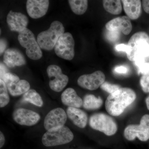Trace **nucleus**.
Wrapping results in <instances>:
<instances>
[{
  "label": "nucleus",
  "mask_w": 149,
  "mask_h": 149,
  "mask_svg": "<svg viewBox=\"0 0 149 149\" xmlns=\"http://www.w3.org/2000/svg\"><path fill=\"white\" fill-rule=\"evenodd\" d=\"M9 93L13 97L21 95L29 91L30 84L27 80H21L17 83H10L6 84Z\"/></svg>",
  "instance_id": "obj_20"
},
{
  "label": "nucleus",
  "mask_w": 149,
  "mask_h": 149,
  "mask_svg": "<svg viewBox=\"0 0 149 149\" xmlns=\"http://www.w3.org/2000/svg\"><path fill=\"white\" fill-rule=\"evenodd\" d=\"M120 32L118 31H108L107 32L106 37L108 40L111 42L117 41L120 37Z\"/></svg>",
  "instance_id": "obj_30"
},
{
  "label": "nucleus",
  "mask_w": 149,
  "mask_h": 149,
  "mask_svg": "<svg viewBox=\"0 0 149 149\" xmlns=\"http://www.w3.org/2000/svg\"><path fill=\"white\" fill-rule=\"evenodd\" d=\"M123 8L125 13L130 19H137L141 16V2L139 0H123Z\"/></svg>",
  "instance_id": "obj_19"
},
{
  "label": "nucleus",
  "mask_w": 149,
  "mask_h": 149,
  "mask_svg": "<svg viewBox=\"0 0 149 149\" xmlns=\"http://www.w3.org/2000/svg\"><path fill=\"white\" fill-rule=\"evenodd\" d=\"M7 22L11 31L19 33L27 28L29 19L21 13L10 10L7 17Z\"/></svg>",
  "instance_id": "obj_13"
},
{
  "label": "nucleus",
  "mask_w": 149,
  "mask_h": 149,
  "mask_svg": "<svg viewBox=\"0 0 149 149\" xmlns=\"http://www.w3.org/2000/svg\"><path fill=\"white\" fill-rule=\"evenodd\" d=\"M63 104L70 107L79 108L83 105V100L72 88L66 89L61 94Z\"/></svg>",
  "instance_id": "obj_18"
},
{
  "label": "nucleus",
  "mask_w": 149,
  "mask_h": 149,
  "mask_svg": "<svg viewBox=\"0 0 149 149\" xmlns=\"http://www.w3.org/2000/svg\"><path fill=\"white\" fill-rule=\"evenodd\" d=\"M14 121L20 125L32 126L37 124L40 119V115L36 112L24 108L15 110L13 114Z\"/></svg>",
  "instance_id": "obj_12"
},
{
  "label": "nucleus",
  "mask_w": 149,
  "mask_h": 149,
  "mask_svg": "<svg viewBox=\"0 0 149 149\" xmlns=\"http://www.w3.org/2000/svg\"><path fill=\"white\" fill-rule=\"evenodd\" d=\"M64 33V27L61 22H53L48 30L39 33L37 37V42L41 49L52 50L54 48L59 37Z\"/></svg>",
  "instance_id": "obj_3"
},
{
  "label": "nucleus",
  "mask_w": 149,
  "mask_h": 149,
  "mask_svg": "<svg viewBox=\"0 0 149 149\" xmlns=\"http://www.w3.org/2000/svg\"><path fill=\"white\" fill-rule=\"evenodd\" d=\"M2 80L4 82L5 84L10 83H17L20 80L19 77L16 74L10 72L6 73Z\"/></svg>",
  "instance_id": "obj_29"
},
{
  "label": "nucleus",
  "mask_w": 149,
  "mask_h": 149,
  "mask_svg": "<svg viewBox=\"0 0 149 149\" xmlns=\"http://www.w3.org/2000/svg\"><path fill=\"white\" fill-rule=\"evenodd\" d=\"M0 52L1 54V55L5 50L7 46V43L5 40L3 39H1V42H0Z\"/></svg>",
  "instance_id": "obj_33"
},
{
  "label": "nucleus",
  "mask_w": 149,
  "mask_h": 149,
  "mask_svg": "<svg viewBox=\"0 0 149 149\" xmlns=\"http://www.w3.org/2000/svg\"><path fill=\"white\" fill-rule=\"evenodd\" d=\"M66 112L68 117L74 125L81 128L86 127L88 118L85 112L79 108L68 107Z\"/></svg>",
  "instance_id": "obj_17"
},
{
  "label": "nucleus",
  "mask_w": 149,
  "mask_h": 149,
  "mask_svg": "<svg viewBox=\"0 0 149 149\" xmlns=\"http://www.w3.org/2000/svg\"><path fill=\"white\" fill-rule=\"evenodd\" d=\"M8 70L6 66L3 63H1L0 64V76L1 79H2L3 77L4 76L6 73L8 72Z\"/></svg>",
  "instance_id": "obj_32"
},
{
  "label": "nucleus",
  "mask_w": 149,
  "mask_h": 149,
  "mask_svg": "<svg viewBox=\"0 0 149 149\" xmlns=\"http://www.w3.org/2000/svg\"><path fill=\"white\" fill-rule=\"evenodd\" d=\"M127 57L131 61L145 60L149 57V36L146 32H136L127 45Z\"/></svg>",
  "instance_id": "obj_2"
},
{
  "label": "nucleus",
  "mask_w": 149,
  "mask_h": 149,
  "mask_svg": "<svg viewBox=\"0 0 149 149\" xmlns=\"http://www.w3.org/2000/svg\"><path fill=\"white\" fill-rule=\"evenodd\" d=\"M142 90L145 93H149V72L143 74L140 80Z\"/></svg>",
  "instance_id": "obj_28"
},
{
  "label": "nucleus",
  "mask_w": 149,
  "mask_h": 149,
  "mask_svg": "<svg viewBox=\"0 0 149 149\" xmlns=\"http://www.w3.org/2000/svg\"><path fill=\"white\" fill-rule=\"evenodd\" d=\"M73 139L72 131L63 125L47 130L43 135L42 141L45 146L53 147L68 143Z\"/></svg>",
  "instance_id": "obj_4"
},
{
  "label": "nucleus",
  "mask_w": 149,
  "mask_h": 149,
  "mask_svg": "<svg viewBox=\"0 0 149 149\" xmlns=\"http://www.w3.org/2000/svg\"><path fill=\"white\" fill-rule=\"evenodd\" d=\"M18 40L22 47L26 49V54L29 58L38 60L42 57V50L31 30L27 28L19 33Z\"/></svg>",
  "instance_id": "obj_5"
},
{
  "label": "nucleus",
  "mask_w": 149,
  "mask_h": 149,
  "mask_svg": "<svg viewBox=\"0 0 149 149\" xmlns=\"http://www.w3.org/2000/svg\"><path fill=\"white\" fill-rule=\"evenodd\" d=\"M146 105L147 108L149 110V95L146 99Z\"/></svg>",
  "instance_id": "obj_37"
},
{
  "label": "nucleus",
  "mask_w": 149,
  "mask_h": 149,
  "mask_svg": "<svg viewBox=\"0 0 149 149\" xmlns=\"http://www.w3.org/2000/svg\"><path fill=\"white\" fill-rule=\"evenodd\" d=\"M108 31H118L125 35H128L132 31V25L128 17L123 16L113 19L106 24Z\"/></svg>",
  "instance_id": "obj_15"
},
{
  "label": "nucleus",
  "mask_w": 149,
  "mask_h": 149,
  "mask_svg": "<svg viewBox=\"0 0 149 149\" xmlns=\"http://www.w3.org/2000/svg\"><path fill=\"white\" fill-rule=\"evenodd\" d=\"M114 72L118 74H126L128 72V68L124 65L118 66L114 68Z\"/></svg>",
  "instance_id": "obj_31"
},
{
  "label": "nucleus",
  "mask_w": 149,
  "mask_h": 149,
  "mask_svg": "<svg viewBox=\"0 0 149 149\" xmlns=\"http://www.w3.org/2000/svg\"><path fill=\"white\" fill-rule=\"evenodd\" d=\"M5 143V138L1 131L0 132V148H1Z\"/></svg>",
  "instance_id": "obj_36"
},
{
  "label": "nucleus",
  "mask_w": 149,
  "mask_h": 149,
  "mask_svg": "<svg viewBox=\"0 0 149 149\" xmlns=\"http://www.w3.org/2000/svg\"><path fill=\"white\" fill-rule=\"evenodd\" d=\"M101 89L106 91L107 93L110 94L115 93L116 91L120 89V87L119 85L111 84L108 82H105L100 86Z\"/></svg>",
  "instance_id": "obj_27"
},
{
  "label": "nucleus",
  "mask_w": 149,
  "mask_h": 149,
  "mask_svg": "<svg viewBox=\"0 0 149 149\" xmlns=\"http://www.w3.org/2000/svg\"><path fill=\"white\" fill-rule=\"evenodd\" d=\"M127 45L124 44H120L116 46L115 49L118 52H126Z\"/></svg>",
  "instance_id": "obj_35"
},
{
  "label": "nucleus",
  "mask_w": 149,
  "mask_h": 149,
  "mask_svg": "<svg viewBox=\"0 0 149 149\" xmlns=\"http://www.w3.org/2000/svg\"><path fill=\"white\" fill-rule=\"evenodd\" d=\"M89 124L94 130L102 132L107 136L114 135L117 131V125L109 116L103 113H97L90 118Z\"/></svg>",
  "instance_id": "obj_6"
},
{
  "label": "nucleus",
  "mask_w": 149,
  "mask_h": 149,
  "mask_svg": "<svg viewBox=\"0 0 149 149\" xmlns=\"http://www.w3.org/2000/svg\"><path fill=\"white\" fill-rule=\"evenodd\" d=\"M105 75L100 70L92 74L81 75L77 80V84L81 88L90 91H95L104 83Z\"/></svg>",
  "instance_id": "obj_10"
},
{
  "label": "nucleus",
  "mask_w": 149,
  "mask_h": 149,
  "mask_svg": "<svg viewBox=\"0 0 149 149\" xmlns=\"http://www.w3.org/2000/svg\"><path fill=\"white\" fill-rule=\"evenodd\" d=\"M55 52L61 58L72 60L74 56V41L69 32H65L59 38L54 47Z\"/></svg>",
  "instance_id": "obj_8"
},
{
  "label": "nucleus",
  "mask_w": 149,
  "mask_h": 149,
  "mask_svg": "<svg viewBox=\"0 0 149 149\" xmlns=\"http://www.w3.org/2000/svg\"><path fill=\"white\" fill-rule=\"evenodd\" d=\"M8 88L5 83L1 79L0 80V107L6 106L9 102Z\"/></svg>",
  "instance_id": "obj_25"
},
{
  "label": "nucleus",
  "mask_w": 149,
  "mask_h": 149,
  "mask_svg": "<svg viewBox=\"0 0 149 149\" xmlns=\"http://www.w3.org/2000/svg\"><path fill=\"white\" fill-rule=\"evenodd\" d=\"M136 97V93L132 89L120 88L108 97L105 102L106 109L111 115L118 116L133 103Z\"/></svg>",
  "instance_id": "obj_1"
},
{
  "label": "nucleus",
  "mask_w": 149,
  "mask_h": 149,
  "mask_svg": "<svg viewBox=\"0 0 149 149\" xmlns=\"http://www.w3.org/2000/svg\"><path fill=\"white\" fill-rule=\"evenodd\" d=\"M124 136L128 141H133L136 137L142 141L149 139V115H144L139 125H130L124 130Z\"/></svg>",
  "instance_id": "obj_7"
},
{
  "label": "nucleus",
  "mask_w": 149,
  "mask_h": 149,
  "mask_svg": "<svg viewBox=\"0 0 149 149\" xmlns=\"http://www.w3.org/2000/svg\"><path fill=\"white\" fill-rule=\"evenodd\" d=\"M72 11L77 15L85 13L88 7L87 0H69L68 1Z\"/></svg>",
  "instance_id": "obj_24"
},
{
  "label": "nucleus",
  "mask_w": 149,
  "mask_h": 149,
  "mask_svg": "<svg viewBox=\"0 0 149 149\" xmlns=\"http://www.w3.org/2000/svg\"><path fill=\"white\" fill-rule=\"evenodd\" d=\"M142 5L145 12L149 14V0L142 1Z\"/></svg>",
  "instance_id": "obj_34"
},
{
  "label": "nucleus",
  "mask_w": 149,
  "mask_h": 149,
  "mask_svg": "<svg viewBox=\"0 0 149 149\" xmlns=\"http://www.w3.org/2000/svg\"><path fill=\"white\" fill-rule=\"evenodd\" d=\"M49 4L48 0H28L26 3L27 13L32 18L42 17L47 12Z\"/></svg>",
  "instance_id": "obj_14"
},
{
  "label": "nucleus",
  "mask_w": 149,
  "mask_h": 149,
  "mask_svg": "<svg viewBox=\"0 0 149 149\" xmlns=\"http://www.w3.org/2000/svg\"><path fill=\"white\" fill-rule=\"evenodd\" d=\"M47 73L49 78L50 88L55 92H61L68 83V77L63 73L61 68L58 65H49L47 68Z\"/></svg>",
  "instance_id": "obj_9"
},
{
  "label": "nucleus",
  "mask_w": 149,
  "mask_h": 149,
  "mask_svg": "<svg viewBox=\"0 0 149 149\" xmlns=\"http://www.w3.org/2000/svg\"><path fill=\"white\" fill-rule=\"evenodd\" d=\"M103 5L104 9L111 14L117 15L122 12L121 1L119 0H104Z\"/></svg>",
  "instance_id": "obj_22"
},
{
  "label": "nucleus",
  "mask_w": 149,
  "mask_h": 149,
  "mask_svg": "<svg viewBox=\"0 0 149 149\" xmlns=\"http://www.w3.org/2000/svg\"><path fill=\"white\" fill-rule=\"evenodd\" d=\"M4 63L10 68L20 66L26 64V60L23 54L15 49H9L4 54Z\"/></svg>",
  "instance_id": "obj_16"
},
{
  "label": "nucleus",
  "mask_w": 149,
  "mask_h": 149,
  "mask_svg": "<svg viewBox=\"0 0 149 149\" xmlns=\"http://www.w3.org/2000/svg\"><path fill=\"white\" fill-rule=\"evenodd\" d=\"M67 119V115L61 108H56L48 113L45 117L44 126L47 131L52 128L64 125Z\"/></svg>",
  "instance_id": "obj_11"
},
{
  "label": "nucleus",
  "mask_w": 149,
  "mask_h": 149,
  "mask_svg": "<svg viewBox=\"0 0 149 149\" xmlns=\"http://www.w3.org/2000/svg\"><path fill=\"white\" fill-rule=\"evenodd\" d=\"M135 63L138 68L139 73L143 75L149 72V62L146 61V60L136 61Z\"/></svg>",
  "instance_id": "obj_26"
},
{
  "label": "nucleus",
  "mask_w": 149,
  "mask_h": 149,
  "mask_svg": "<svg viewBox=\"0 0 149 149\" xmlns=\"http://www.w3.org/2000/svg\"><path fill=\"white\" fill-rule=\"evenodd\" d=\"M22 100L24 101L28 102L36 106L42 107L43 105L42 97L37 91L34 90H29L24 93L22 97Z\"/></svg>",
  "instance_id": "obj_23"
},
{
  "label": "nucleus",
  "mask_w": 149,
  "mask_h": 149,
  "mask_svg": "<svg viewBox=\"0 0 149 149\" xmlns=\"http://www.w3.org/2000/svg\"><path fill=\"white\" fill-rule=\"evenodd\" d=\"M103 100L100 97H97L93 95H87L84 97L83 106L85 109L92 110L100 108L102 105Z\"/></svg>",
  "instance_id": "obj_21"
}]
</instances>
